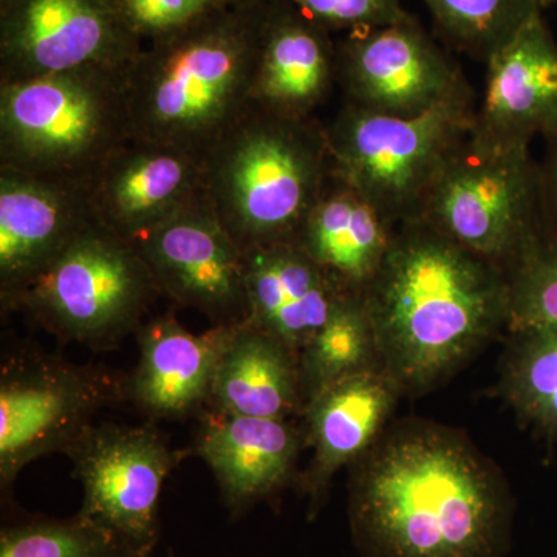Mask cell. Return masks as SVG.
I'll return each mask as SVG.
<instances>
[{
    "instance_id": "6da1fadb",
    "label": "cell",
    "mask_w": 557,
    "mask_h": 557,
    "mask_svg": "<svg viewBox=\"0 0 557 557\" xmlns=\"http://www.w3.org/2000/svg\"><path fill=\"white\" fill-rule=\"evenodd\" d=\"M348 522L364 557H505L515 500L467 435L408 421L355 463Z\"/></svg>"
},
{
    "instance_id": "7a4b0ae2",
    "label": "cell",
    "mask_w": 557,
    "mask_h": 557,
    "mask_svg": "<svg viewBox=\"0 0 557 557\" xmlns=\"http://www.w3.org/2000/svg\"><path fill=\"white\" fill-rule=\"evenodd\" d=\"M362 298L403 394L440 383L508 322L507 273L421 220L398 226Z\"/></svg>"
},
{
    "instance_id": "3957f363",
    "label": "cell",
    "mask_w": 557,
    "mask_h": 557,
    "mask_svg": "<svg viewBox=\"0 0 557 557\" xmlns=\"http://www.w3.org/2000/svg\"><path fill=\"white\" fill-rule=\"evenodd\" d=\"M263 17L222 7L141 49L127 72L131 139L203 157L252 104Z\"/></svg>"
},
{
    "instance_id": "277c9868",
    "label": "cell",
    "mask_w": 557,
    "mask_h": 557,
    "mask_svg": "<svg viewBox=\"0 0 557 557\" xmlns=\"http://www.w3.org/2000/svg\"><path fill=\"white\" fill-rule=\"evenodd\" d=\"M201 163L205 199L244 252L296 242L332 174L324 124L256 104Z\"/></svg>"
},
{
    "instance_id": "5b68a950",
    "label": "cell",
    "mask_w": 557,
    "mask_h": 557,
    "mask_svg": "<svg viewBox=\"0 0 557 557\" xmlns=\"http://www.w3.org/2000/svg\"><path fill=\"white\" fill-rule=\"evenodd\" d=\"M127 69L0 83V168L86 185L131 141Z\"/></svg>"
},
{
    "instance_id": "8992f818",
    "label": "cell",
    "mask_w": 557,
    "mask_h": 557,
    "mask_svg": "<svg viewBox=\"0 0 557 557\" xmlns=\"http://www.w3.org/2000/svg\"><path fill=\"white\" fill-rule=\"evenodd\" d=\"M417 220L507 273L548 231L531 146L493 145L469 132Z\"/></svg>"
},
{
    "instance_id": "52a82bcc",
    "label": "cell",
    "mask_w": 557,
    "mask_h": 557,
    "mask_svg": "<svg viewBox=\"0 0 557 557\" xmlns=\"http://www.w3.org/2000/svg\"><path fill=\"white\" fill-rule=\"evenodd\" d=\"M160 296L137 247L95 220L3 310L65 343L109 350L141 329Z\"/></svg>"
},
{
    "instance_id": "ba28073f",
    "label": "cell",
    "mask_w": 557,
    "mask_h": 557,
    "mask_svg": "<svg viewBox=\"0 0 557 557\" xmlns=\"http://www.w3.org/2000/svg\"><path fill=\"white\" fill-rule=\"evenodd\" d=\"M474 120V104L398 119L344 102L324 124L332 174L398 228L420 218L429 190Z\"/></svg>"
},
{
    "instance_id": "9c48e42d",
    "label": "cell",
    "mask_w": 557,
    "mask_h": 557,
    "mask_svg": "<svg viewBox=\"0 0 557 557\" xmlns=\"http://www.w3.org/2000/svg\"><path fill=\"white\" fill-rule=\"evenodd\" d=\"M124 397V383L94 364L28 351L5 359L0 373V483L64 453L106 406Z\"/></svg>"
},
{
    "instance_id": "30bf717a",
    "label": "cell",
    "mask_w": 557,
    "mask_h": 557,
    "mask_svg": "<svg viewBox=\"0 0 557 557\" xmlns=\"http://www.w3.org/2000/svg\"><path fill=\"white\" fill-rule=\"evenodd\" d=\"M83 485L79 515L149 557L160 536L161 487L186 453L172 450L150 426L91 424L67 450Z\"/></svg>"
},
{
    "instance_id": "8fae6325",
    "label": "cell",
    "mask_w": 557,
    "mask_h": 557,
    "mask_svg": "<svg viewBox=\"0 0 557 557\" xmlns=\"http://www.w3.org/2000/svg\"><path fill=\"white\" fill-rule=\"evenodd\" d=\"M338 86L344 102L398 119L474 104L460 65L413 16L350 33L338 47Z\"/></svg>"
},
{
    "instance_id": "7c38bea8",
    "label": "cell",
    "mask_w": 557,
    "mask_h": 557,
    "mask_svg": "<svg viewBox=\"0 0 557 557\" xmlns=\"http://www.w3.org/2000/svg\"><path fill=\"white\" fill-rule=\"evenodd\" d=\"M139 51L119 0H9L2 7L0 83L127 69Z\"/></svg>"
},
{
    "instance_id": "4fadbf2b",
    "label": "cell",
    "mask_w": 557,
    "mask_h": 557,
    "mask_svg": "<svg viewBox=\"0 0 557 557\" xmlns=\"http://www.w3.org/2000/svg\"><path fill=\"white\" fill-rule=\"evenodd\" d=\"M161 296L211 319L240 324L248 317L245 255L203 196L132 242Z\"/></svg>"
},
{
    "instance_id": "5bb4252c",
    "label": "cell",
    "mask_w": 557,
    "mask_h": 557,
    "mask_svg": "<svg viewBox=\"0 0 557 557\" xmlns=\"http://www.w3.org/2000/svg\"><path fill=\"white\" fill-rule=\"evenodd\" d=\"M203 196L201 157L131 139L87 183L91 215L135 242Z\"/></svg>"
},
{
    "instance_id": "9a60e30c",
    "label": "cell",
    "mask_w": 557,
    "mask_h": 557,
    "mask_svg": "<svg viewBox=\"0 0 557 557\" xmlns=\"http://www.w3.org/2000/svg\"><path fill=\"white\" fill-rule=\"evenodd\" d=\"M94 222L87 183L30 177L0 168L2 309Z\"/></svg>"
},
{
    "instance_id": "2e32d148",
    "label": "cell",
    "mask_w": 557,
    "mask_h": 557,
    "mask_svg": "<svg viewBox=\"0 0 557 557\" xmlns=\"http://www.w3.org/2000/svg\"><path fill=\"white\" fill-rule=\"evenodd\" d=\"M472 134L498 146H531L557 134V40L544 13L486 61Z\"/></svg>"
},
{
    "instance_id": "e0dca14e",
    "label": "cell",
    "mask_w": 557,
    "mask_h": 557,
    "mask_svg": "<svg viewBox=\"0 0 557 557\" xmlns=\"http://www.w3.org/2000/svg\"><path fill=\"white\" fill-rule=\"evenodd\" d=\"M236 325H212L207 332L193 333L174 313L145 322L137 332L139 358L124 383V397L156 420L201 416Z\"/></svg>"
},
{
    "instance_id": "ac0fdd59",
    "label": "cell",
    "mask_w": 557,
    "mask_h": 557,
    "mask_svg": "<svg viewBox=\"0 0 557 557\" xmlns=\"http://www.w3.org/2000/svg\"><path fill=\"white\" fill-rule=\"evenodd\" d=\"M302 442L288 420L209 409L201 413L193 454L211 469L231 515L242 516L287 485Z\"/></svg>"
},
{
    "instance_id": "d6986e66",
    "label": "cell",
    "mask_w": 557,
    "mask_h": 557,
    "mask_svg": "<svg viewBox=\"0 0 557 557\" xmlns=\"http://www.w3.org/2000/svg\"><path fill=\"white\" fill-rule=\"evenodd\" d=\"M401 388L383 369L368 370L322 388L304 405L306 442L313 449L300 480L317 518L336 472L355 463L383 434Z\"/></svg>"
},
{
    "instance_id": "ffe728a7",
    "label": "cell",
    "mask_w": 557,
    "mask_h": 557,
    "mask_svg": "<svg viewBox=\"0 0 557 557\" xmlns=\"http://www.w3.org/2000/svg\"><path fill=\"white\" fill-rule=\"evenodd\" d=\"M244 255L245 322L299 355L348 289L322 270L298 242L252 248Z\"/></svg>"
},
{
    "instance_id": "44dd1931",
    "label": "cell",
    "mask_w": 557,
    "mask_h": 557,
    "mask_svg": "<svg viewBox=\"0 0 557 557\" xmlns=\"http://www.w3.org/2000/svg\"><path fill=\"white\" fill-rule=\"evenodd\" d=\"M336 86L338 47L329 30L296 7L265 13L252 104L288 119H317Z\"/></svg>"
},
{
    "instance_id": "7402d4cb",
    "label": "cell",
    "mask_w": 557,
    "mask_h": 557,
    "mask_svg": "<svg viewBox=\"0 0 557 557\" xmlns=\"http://www.w3.org/2000/svg\"><path fill=\"white\" fill-rule=\"evenodd\" d=\"M395 231L364 197L330 174L296 242L339 285L362 293L383 265Z\"/></svg>"
},
{
    "instance_id": "603a6c76",
    "label": "cell",
    "mask_w": 557,
    "mask_h": 557,
    "mask_svg": "<svg viewBox=\"0 0 557 557\" xmlns=\"http://www.w3.org/2000/svg\"><path fill=\"white\" fill-rule=\"evenodd\" d=\"M208 406L218 412L277 420L302 412L299 355L240 322L220 358Z\"/></svg>"
},
{
    "instance_id": "cb8c5ba5",
    "label": "cell",
    "mask_w": 557,
    "mask_h": 557,
    "mask_svg": "<svg viewBox=\"0 0 557 557\" xmlns=\"http://www.w3.org/2000/svg\"><path fill=\"white\" fill-rule=\"evenodd\" d=\"M373 369H381V364L368 307L362 293L346 292L299 351L304 405L322 388Z\"/></svg>"
},
{
    "instance_id": "d4e9b609",
    "label": "cell",
    "mask_w": 557,
    "mask_h": 557,
    "mask_svg": "<svg viewBox=\"0 0 557 557\" xmlns=\"http://www.w3.org/2000/svg\"><path fill=\"white\" fill-rule=\"evenodd\" d=\"M502 397L539 437L557 443V329L512 333Z\"/></svg>"
},
{
    "instance_id": "484cf974",
    "label": "cell",
    "mask_w": 557,
    "mask_h": 557,
    "mask_svg": "<svg viewBox=\"0 0 557 557\" xmlns=\"http://www.w3.org/2000/svg\"><path fill=\"white\" fill-rule=\"evenodd\" d=\"M457 50L485 62L547 9V0H423Z\"/></svg>"
},
{
    "instance_id": "4316f807",
    "label": "cell",
    "mask_w": 557,
    "mask_h": 557,
    "mask_svg": "<svg viewBox=\"0 0 557 557\" xmlns=\"http://www.w3.org/2000/svg\"><path fill=\"white\" fill-rule=\"evenodd\" d=\"M0 557H135L119 539L79 512L30 518L2 528Z\"/></svg>"
},
{
    "instance_id": "83f0119b",
    "label": "cell",
    "mask_w": 557,
    "mask_h": 557,
    "mask_svg": "<svg viewBox=\"0 0 557 557\" xmlns=\"http://www.w3.org/2000/svg\"><path fill=\"white\" fill-rule=\"evenodd\" d=\"M507 277L509 332L557 329V237L547 231Z\"/></svg>"
},
{
    "instance_id": "f1b7e54d",
    "label": "cell",
    "mask_w": 557,
    "mask_h": 557,
    "mask_svg": "<svg viewBox=\"0 0 557 557\" xmlns=\"http://www.w3.org/2000/svg\"><path fill=\"white\" fill-rule=\"evenodd\" d=\"M325 30L368 32L409 20L401 0H289Z\"/></svg>"
},
{
    "instance_id": "f546056e",
    "label": "cell",
    "mask_w": 557,
    "mask_h": 557,
    "mask_svg": "<svg viewBox=\"0 0 557 557\" xmlns=\"http://www.w3.org/2000/svg\"><path fill=\"white\" fill-rule=\"evenodd\" d=\"M121 13L138 39L174 35L226 5V0H119Z\"/></svg>"
},
{
    "instance_id": "4dcf8cb0",
    "label": "cell",
    "mask_w": 557,
    "mask_h": 557,
    "mask_svg": "<svg viewBox=\"0 0 557 557\" xmlns=\"http://www.w3.org/2000/svg\"><path fill=\"white\" fill-rule=\"evenodd\" d=\"M548 149L541 164L542 188H544L545 219L549 234L557 237V134L547 138Z\"/></svg>"
},
{
    "instance_id": "1f68e13d",
    "label": "cell",
    "mask_w": 557,
    "mask_h": 557,
    "mask_svg": "<svg viewBox=\"0 0 557 557\" xmlns=\"http://www.w3.org/2000/svg\"><path fill=\"white\" fill-rule=\"evenodd\" d=\"M557 3V0H547V7L555 5Z\"/></svg>"
},
{
    "instance_id": "d6a6232c",
    "label": "cell",
    "mask_w": 557,
    "mask_h": 557,
    "mask_svg": "<svg viewBox=\"0 0 557 557\" xmlns=\"http://www.w3.org/2000/svg\"><path fill=\"white\" fill-rule=\"evenodd\" d=\"M7 2H9V0H0V3H2V7L5 5Z\"/></svg>"
},
{
    "instance_id": "836d02e7",
    "label": "cell",
    "mask_w": 557,
    "mask_h": 557,
    "mask_svg": "<svg viewBox=\"0 0 557 557\" xmlns=\"http://www.w3.org/2000/svg\"><path fill=\"white\" fill-rule=\"evenodd\" d=\"M172 557V556H171Z\"/></svg>"
}]
</instances>
